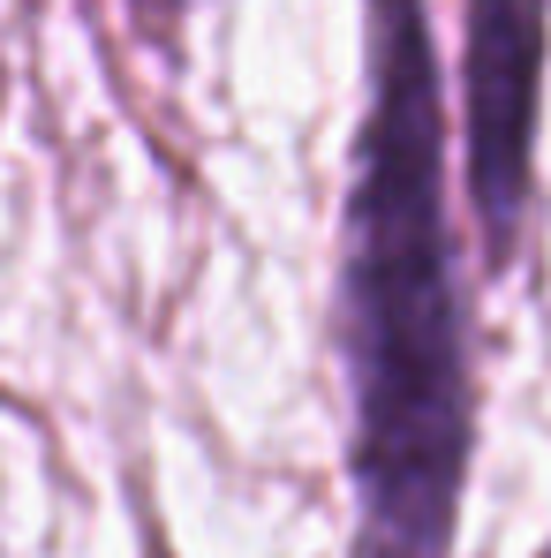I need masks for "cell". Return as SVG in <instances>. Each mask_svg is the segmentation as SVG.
I'll use <instances>...</instances> for the list:
<instances>
[{
  "mask_svg": "<svg viewBox=\"0 0 551 558\" xmlns=\"http://www.w3.org/2000/svg\"><path fill=\"white\" fill-rule=\"evenodd\" d=\"M129 8H136V31H144V38H159V46L175 38V23L189 15V0H129Z\"/></svg>",
  "mask_w": 551,
  "mask_h": 558,
  "instance_id": "cell-3",
  "label": "cell"
},
{
  "mask_svg": "<svg viewBox=\"0 0 551 558\" xmlns=\"http://www.w3.org/2000/svg\"><path fill=\"white\" fill-rule=\"evenodd\" d=\"M333 355L348 392V558H454L476 461V325L446 196L431 0H363V113L333 227Z\"/></svg>",
  "mask_w": 551,
  "mask_h": 558,
  "instance_id": "cell-1",
  "label": "cell"
},
{
  "mask_svg": "<svg viewBox=\"0 0 551 558\" xmlns=\"http://www.w3.org/2000/svg\"><path fill=\"white\" fill-rule=\"evenodd\" d=\"M537 558H551V544H544V551H537Z\"/></svg>",
  "mask_w": 551,
  "mask_h": 558,
  "instance_id": "cell-5",
  "label": "cell"
},
{
  "mask_svg": "<svg viewBox=\"0 0 551 558\" xmlns=\"http://www.w3.org/2000/svg\"><path fill=\"white\" fill-rule=\"evenodd\" d=\"M551 0H468L460 8V167L483 265L514 272L537 211V129H544Z\"/></svg>",
  "mask_w": 551,
  "mask_h": 558,
  "instance_id": "cell-2",
  "label": "cell"
},
{
  "mask_svg": "<svg viewBox=\"0 0 551 558\" xmlns=\"http://www.w3.org/2000/svg\"><path fill=\"white\" fill-rule=\"evenodd\" d=\"M144 558H175V544H167L159 529H144Z\"/></svg>",
  "mask_w": 551,
  "mask_h": 558,
  "instance_id": "cell-4",
  "label": "cell"
}]
</instances>
